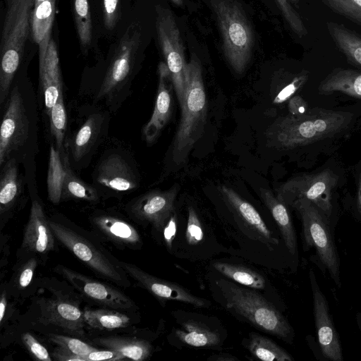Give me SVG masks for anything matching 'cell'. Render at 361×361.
Returning <instances> with one entry per match:
<instances>
[{"label":"cell","instance_id":"1","mask_svg":"<svg viewBox=\"0 0 361 361\" xmlns=\"http://www.w3.org/2000/svg\"><path fill=\"white\" fill-rule=\"evenodd\" d=\"M0 127V166L16 159L27 167L37 150L38 115L35 91L14 80L4 104Z\"/></svg>","mask_w":361,"mask_h":361},{"label":"cell","instance_id":"2","mask_svg":"<svg viewBox=\"0 0 361 361\" xmlns=\"http://www.w3.org/2000/svg\"><path fill=\"white\" fill-rule=\"evenodd\" d=\"M352 114L322 108L309 109L300 116L278 118L266 131L267 145L288 149L331 137L345 129Z\"/></svg>","mask_w":361,"mask_h":361},{"label":"cell","instance_id":"3","mask_svg":"<svg viewBox=\"0 0 361 361\" xmlns=\"http://www.w3.org/2000/svg\"><path fill=\"white\" fill-rule=\"evenodd\" d=\"M181 118L172 145L171 161L181 164L201 137L207 118V98L198 58L192 54L185 70Z\"/></svg>","mask_w":361,"mask_h":361},{"label":"cell","instance_id":"4","mask_svg":"<svg viewBox=\"0 0 361 361\" xmlns=\"http://www.w3.org/2000/svg\"><path fill=\"white\" fill-rule=\"evenodd\" d=\"M34 0H8L1 42L0 106L9 94L23 57Z\"/></svg>","mask_w":361,"mask_h":361},{"label":"cell","instance_id":"5","mask_svg":"<svg viewBox=\"0 0 361 361\" xmlns=\"http://www.w3.org/2000/svg\"><path fill=\"white\" fill-rule=\"evenodd\" d=\"M217 284L230 312L260 331L290 341L291 326L283 315L262 295L225 279L219 280Z\"/></svg>","mask_w":361,"mask_h":361},{"label":"cell","instance_id":"6","mask_svg":"<svg viewBox=\"0 0 361 361\" xmlns=\"http://www.w3.org/2000/svg\"><path fill=\"white\" fill-rule=\"evenodd\" d=\"M223 40L224 56L237 73L245 70L252 55L253 34L243 11L235 0H209Z\"/></svg>","mask_w":361,"mask_h":361},{"label":"cell","instance_id":"7","mask_svg":"<svg viewBox=\"0 0 361 361\" xmlns=\"http://www.w3.org/2000/svg\"><path fill=\"white\" fill-rule=\"evenodd\" d=\"M141 35L139 23H132L127 27L97 92V100L104 99L106 104H111L124 95L134 72Z\"/></svg>","mask_w":361,"mask_h":361},{"label":"cell","instance_id":"8","mask_svg":"<svg viewBox=\"0 0 361 361\" xmlns=\"http://www.w3.org/2000/svg\"><path fill=\"white\" fill-rule=\"evenodd\" d=\"M300 214L306 245L314 246L318 257L338 286L340 263L326 217L310 201L298 200L291 205Z\"/></svg>","mask_w":361,"mask_h":361},{"label":"cell","instance_id":"9","mask_svg":"<svg viewBox=\"0 0 361 361\" xmlns=\"http://www.w3.org/2000/svg\"><path fill=\"white\" fill-rule=\"evenodd\" d=\"M337 180L330 169L297 176L279 187L276 197L290 206L298 200H308L327 218L331 214V192Z\"/></svg>","mask_w":361,"mask_h":361},{"label":"cell","instance_id":"10","mask_svg":"<svg viewBox=\"0 0 361 361\" xmlns=\"http://www.w3.org/2000/svg\"><path fill=\"white\" fill-rule=\"evenodd\" d=\"M55 237L85 265L103 278L120 286L128 281L107 256L89 239L64 224L49 220Z\"/></svg>","mask_w":361,"mask_h":361},{"label":"cell","instance_id":"11","mask_svg":"<svg viewBox=\"0 0 361 361\" xmlns=\"http://www.w3.org/2000/svg\"><path fill=\"white\" fill-rule=\"evenodd\" d=\"M156 29L158 40L169 71L173 87L180 106L185 94L186 63L180 32L172 12L161 5L156 6Z\"/></svg>","mask_w":361,"mask_h":361},{"label":"cell","instance_id":"12","mask_svg":"<svg viewBox=\"0 0 361 361\" xmlns=\"http://www.w3.org/2000/svg\"><path fill=\"white\" fill-rule=\"evenodd\" d=\"M178 187L168 190H152L133 200L128 205V211L137 219L150 224L157 231L163 229L174 212V203Z\"/></svg>","mask_w":361,"mask_h":361},{"label":"cell","instance_id":"13","mask_svg":"<svg viewBox=\"0 0 361 361\" xmlns=\"http://www.w3.org/2000/svg\"><path fill=\"white\" fill-rule=\"evenodd\" d=\"M310 279L313 295L314 322L320 349L326 358L332 361H342L339 337L329 314L328 302L312 269L310 271Z\"/></svg>","mask_w":361,"mask_h":361},{"label":"cell","instance_id":"14","mask_svg":"<svg viewBox=\"0 0 361 361\" xmlns=\"http://www.w3.org/2000/svg\"><path fill=\"white\" fill-rule=\"evenodd\" d=\"M80 293L102 305L128 310L134 306L133 301L123 293L114 287L87 277L63 266L56 269Z\"/></svg>","mask_w":361,"mask_h":361},{"label":"cell","instance_id":"15","mask_svg":"<svg viewBox=\"0 0 361 361\" xmlns=\"http://www.w3.org/2000/svg\"><path fill=\"white\" fill-rule=\"evenodd\" d=\"M118 264L159 299L182 302L196 307H208L209 306L208 300L192 295L187 289L176 283L157 278L132 264L118 262Z\"/></svg>","mask_w":361,"mask_h":361},{"label":"cell","instance_id":"16","mask_svg":"<svg viewBox=\"0 0 361 361\" xmlns=\"http://www.w3.org/2000/svg\"><path fill=\"white\" fill-rule=\"evenodd\" d=\"M94 181L99 186L116 192L135 190L139 185V178L124 156L118 153L106 155L95 171Z\"/></svg>","mask_w":361,"mask_h":361},{"label":"cell","instance_id":"17","mask_svg":"<svg viewBox=\"0 0 361 361\" xmlns=\"http://www.w3.org/2000/svg\"><path fill=\"white\" fill-rule=\"evenodd\" d=\"M219 191L224 202L246 228L250 238L265 244L271 250L278 245V240L272 237L259 214L251 204L231 188L222 185Z\"/></svg>","mask_w":361,"mask_h":361},{"label":"cell","instance_id":"18","mask_svg":"<svg viewBox=\"0 0 361 361\" xmlns=\"http://www.w3.org/2000/svg\"><path fill=\"white\" fill-rule=\"evenodd\" d=\"M158 72L159 84L154 110L142 130L143 137L148 144L153 143L158 138L169 122L173 110V83L165 63H159Z\"/></svg>","mask_w":361,"mask_h":361},{"label":"cell","instance_id":"19","mask_svg":"<svg viewBox=\"0 0 361 361\" xmlns=\"http://www.w3.org/2000/svg\"><path fill=\"white\" fill-rule=\"evenodd\" d=\"M54 238L42 204L32 199L21 248L34 253H47L54 247Z\"/></svg>","mask_w":361,"mask_h":361},{"label":"cell","instance_id":"20","mask_svg":"<svg viewBox=\"0 0 361 361\" xmlns=\"http://www.w3.org/2000/svg\"><path fill=\"white\" fill-rule=\"evenodd\" d=\"M106 115L95 113L90 115L69 144L71 156L75 161H82L87 156L102 138V132L106 122Z\"/></svg>","mask_w":361,"mask_h":361},{"label":"cell","instance_id":"21","mask_svg":"<svg viewBox=\"0 0 361 361\" xmlns=\"http://www.w3.org/2000/svg\"><path fill=\"white\" fill-rule=\"evenodd\" d=\"M56 11V0H47L34 6L30 18V29L39 46V68H42Z\"/></svg>","mask_w":361,"mask_h":361},{"label":"cell","instance_id":"22","mask_svg":"<svg viewBox=\"0 0 361 361\" xmlns=\"http://www.w3.org/2000/svg\"><path fill=\"white\" fill-rule=\"evenodd\" d=\"M20 163L10 159L1 166L0 174V214L6 216L17 205L23 193V178Z\"/></svg>","mask_w":361,"mask_h":361},{"label":"cell","instance_id":"23","mask_svg":"<svg viewBox=\"0 0 361 361\" xmlns=\"http://www.w3.org/2000/svg\"><path fill=\"white\" fill-rule=\"evenodd\" d=\"M179 327L175 330L177 339L183 344L196 348L217 347L221 338L216 329L205 322L188 318L180 320Z\"/></svg>","mask_w":361,"mask_h":361},{"label":"cell","instance_id":"24","mask_svg":"<svg viewBox=\"0 0 361 361\" xmlns=\"http://www.w3.org/2000/svg\"><path fill=\"white\" fill-rule=\"evenodd\" d=\"M48 319L66 331L78 336L84 334V314L78 306L65 299L49 301L47 305Z\"/></svg>","mask_w":361,"mask_h":361},{"label":"cell","instance_id":"25","mask_svg":"<svg viewBox=\"0 0 361 361\" xmlns=\"http://www.w3.org/2000/svg\"><path fill=\"white\" fill-rule=\"evenodd\" d=\"M92 224L109 240L119 245L135 246L141 239L137 231L126 221L108 214L93 216Z\"/></svg>","mask_w":361,"mask_h":361},{"label":"cell","instance_id":"26","mask_svg":"<svg viewBox=\"0 0 361 361\" xmlns=\"http://www.w3.org/2000/svg\"><path fill=\"white\" fill-rule=\"evenodd\" d=\"M259 195L279 226L289 252L295 255L297 251L296 235L286 205L268 189L260 188Z\"/></svg>","mask_w":361,"mask_h":361},{"label":"cell","instance_id":"27","mask_svg":"<svg viewBox=\"0 0 361 361\" xmlns=\"http://www.w3.org/2000/svg\"><path fill=\"white\" fill-rule=\"evenodd\" d=\"M318 90L323 94L341 92L361 99V72L336 68L320 82Z\"/></svg>","mask_w":361,"mask_h":361},{"label":"cell","instance_id":"28","mask_svg":"<svg viewBox=\"0 0 361 361\" xmlns=\"http://www.w3.org/2000/svg\"><path fill=\"white\" fill-rule=\"evenodd\" d=\"M94 343L114 350L125 359L142 361L147 359L152 352L151 345L146 341L122 336L97 338Z\"/></svg>","mask_w":361,"mask_h":361},{"label":"cell","instance_id":"29","mask_svg":"<svg viewBox=\"0 0 361 361\" xmlns=\"http://www.w3.org/2000/svg\"><path fill=\"white\" fill-rule=\"evenodd\" d=\"M326 28L332 40L347 59L361 67V37L335 22H327Z\"/></svg>","mask_w":361,"mask_h":361},{"label":"cell","instance_id":"30","mask_svg":"<svg viewBox=\"0 0 361 361\" xmlns=\"http://www.w3.org/2000/svg\"><path fill=\"white\" fill-rule=\"evenodd\" d=\"M66 174L64 152L50 146L47 176L48 197L51 202L58 204L61 200Z\"/></svg>","mask_w":361,"mask_h":361},{"label":"cell","instance_id":"31","mask_svg":"<svg viewBox=\"0 0 361 361\" xmlns=\"http://www.w3.org/2000/svg\"><path fill=\"white\" fill-rule=\"evenodd\" d=\"M246 348L257 358L264 361H293V358L283 348L271 339L251 332Z\"/></svg>","mask_w":361,"mask_h":361},{"label":"cell","instance_id":"32","mask_svg":"<svg viewBox=\"0 0 361 361\" xmlns=\"http://www.w3.org/2000/svg\"><path fill=\"white\" fill-rule=\"evenodd\" d=\"M66 174L63 186L62 198L97 202L99 193L95 188L82 181L73 172L68 156L64 154Z\"/></svg>","mask_w":361,"mask_h":361},{"label":"cell","instance_id":"33","mask_svg":"<svg viewBox=\"0 0 361 361\" xmlns=\"http://www.w3.org/2000/svg\"><path fill=\"white\" fill-rule=\"evenodd\" d=\"M85 323L97 329L112 330L124 328L130 323V318L121 312L109 309H85Z\"/></svg>","mask_w":361,"mask_h":361},{"label":"cell","instance_id":"34","mask_svg":"<svg viewBox=\"0 0 361 361\" xmlns=\"http://www.w3.org/2000/svg\"><path fill=\"white\" fill-rule=\"evenodd\" d=\"M213 267L222 275L244 286L255 289L265 287L264 277L249 268L224 262H215Z\"/></svg>","mask_w":361,"mask_h":361},{"label":"cell","instance_id":"35","mask_svg":"<svg viewBox=\"0 0 361 361\" xmlns=\"http://www.w3.org/2000/svg\"><path fill=\"white\" fill-rule=\"evenodd\" d=\"M75 24L84 54L90 47L92 38V23L87 0H73Z\"/></svg>","mask_w":361,"mask_h":361},{"label":"cell","instance_id":"36","mask_svg":"<svg viewBox=\"0 0 361 361\" xmlns=\"http://www.w3.org/2000/svg\"><path fill=\"white\" fill-rule=\"evenodd\" d=\"M51 133L54 137L56 147L63 152L65 133L67 124V114L61 96L51 108L49 115Z\"/></svg>","mask_w":361,"mask_h":361},{"label":"cell","instance_id":"37","mask_svg":"<svg viewBox=\"0 0 361 361\" xmlns=\"http://www.w3.org/2000/svg\"><path fill=\"white\" fill-rule=\"evenodd\" d=\"M334 12L361 26V0H322Z\"/></svg>","mask_w":361,"mask_h":361},{"label":"cell","instance_id":"38","mask_svg":"<svg viewBox=\"0 0 361 361\" xmlns=\"http://www.w3.org/2000/svg\"><path fill=\"white\" fill-rule=\"evenodd\" d=\"M39 82L44 94L45 112L48 116L51 108L63 96V87L54 82L45 71L39 73Z\"/></svg>","mask_w":361,"mask_h":361},{"label":"cell","instance_id":"39","mask_svg":"<svg viewBox=\"0 0 361 361\" xmlns=\"http://www.w3.org/2000/svg\"><path fill=\"white\" fill-rule=\"evenodd\" d=\"M49 338L59 346L82 357L86 361V356L96 348L81 340L63 335L51 334Z\"/></svg>","mask_w":361,"mask_h":361},{"label":"cell","instance_id":"40","mask_svg":"<svg viewBox=\"0 0 361 361\" xmlns=\"http://www.w3.org/2000/svg\"><path fill=\"white\" fill-rule=\"evenodd\" d=\"M39 73L45 71L52 80L63 87L62 77L59 66V61L56 45L51 39L48 44L42 68H39Z\"/></svg>","mask_w":361,"mask_h":361},{"label":"cell","instance_id":"41","mask_svg":"<svg viewBox=\"0 0 361 361\" xmlns=\"http://www.w3.org/2000/svg\"><path fill=\"white\" fill-rule=\"evenodd\" d=\"M280 11L292 31L302 37L307 34V28L300 15L290 5L288 0H276Z\"/></svg>","mask_w":361,"mask_h":361},{"label":"cell","instance_id":"42","mask_svg":"<svg viewBox=\"0 0 361 361\" xmlns=\"http://www.w3.org/2000/svg\"><path fill=\"white\" fill-rule=\"evenodd\" d=\"M188 214L185 238L189 245H195L202 241L204 233L201 222L195 210L190 207Z\"/></svg>","mask_w":361,"mask_h":361},{"label":"cell","instance_id":"43","mask_svg":"<svg viewBox=\"0 0 361 361\" xmlns=\"http://www.w3.org/2000/svg\"><path fill=\"white\" fill-rule=\"evenodd\" d=\"M307 75L306 73L295 76L288 85L283 87L274 99L275 104H279L290 99L293 95L300 89L306 82Z\"/></svg>","mask_w":361,"mask_h":361},{"label":"cell","instance_id":"44","mask_svg":"<svg viewBox=\"0 0 361 361\" xmlns=\"http://www.w3.org/2000/svg\"><path fill=\"white\" fill-rule=\"evenodd\" d=\"M22 340L28 351L36 359L42 361H51L47 348L30 333L24 334L22 336Z\"/></svg>","mask_w":361,"mask_h":361},{"label":"cell","instance_id":"45","mask_svg":"<svg viewBox=\"0 0 361 361\" xmlns=\"http://www.w3.org/2000/svg\"><path fill=\"white\" fill-rule=\"evenodd\" d=\"M104 23L107 30H113L118 20L119 0H104Z\"/></svg>","mask_w":361,"mask_h":361},{"label":"cell","instance_id":"46","mask_svg":"<svg viewBox=\"0 0 361 361\" xmlns=\"http://www.w3.org/2000/svg\"><path fill=\"white\" fill-rule=\"evenodd\" d=\"M36 266L37 260L35 257L30 259L23 265L17 279L18 285L20 288H25L30 283Z\"/></svg>","mask_w":361,"mask_h":361},{"label":"cell","instance_id":"47","mask_svg":"<svg viewBox=\"0 0 361 361\" xmlns=\"http://www.w3.org/2000/svg\"><path fill=\"white\" fill-rule=\"evenodd\" d=\"M125 358L118 352L108 348L107 350H99L95 349L86 356V361L98 360H121Z\"/></svg>","mask_w":361,"mask_h":361},{"label":"cell","instance_id":"48","mask_svg":"<svg viewBox=\"0 0 361 361\" xmlns=\"http://www.w3.org/2000/svg\"><path fill=\"white\" fill-rule=\"evenodd\" d=\"M177 216L175 212L171 214L163 229L164 240L168 250L172 249V243L177 230Z\"/></svg>","mask_w":361,"mask_h":361},{"label":"cell","instance_id":"49","mask_svg":"<svg viewBox=\"0 0 361 361\" xmlns=\"http://www.w3.org/2000/svg\"><path fill=\"white\" fill-rule=\"evenodd\" d=\"M288 108L290 114L293 116L302 115L309 110L307 103L300 96L292 97L289 99Z\"/></svg>","mask_w":361,"mask_h":361},{"label":"cell","instance_id":"50","mask_svg":"<svg viewBox=\"0 0 361 361\" xmlns=\"http://www.w3.org/2000/svg\"><path fill=\"white\" fill-rule=\"evenodd\" d=\"M52 356L54 360L59 361H85L82 357L77 355L60 346L55 349Z\"/></svg>","mask_w":361,"mask_h":361},{"label":"cell","instance_id":"51","mask_svg":"<svg viewBox=\"0 0 361 361\" xmlns=\"http://www.w3.org/2000/svg\"><path fill=\"white\" fill-rule=\"evenodd\" d=\"M7 307V298H6V293L3 291L1 295V301H0V322L1 324L3 322L4 317L5 316L6 310Z\"/></svg>","mask_w":361,"mask_h":361},{"label":"cell","instance_id":"52","mask_svg":"<svg viewBox=\"0 0 361 361\" xmlns=\"http://www.w3.org/2000/svg\"><path fill=\"white\" fill-rule=\"evenodd\" d=\"M212 360L213 361H233V360H238V358H236L234 356H232L229 354H220V355H214L213 356H211L209 359Z\"/></svg>","mask_w":361,"mask_h":361},{"label":"cell","instance_id":"53","mask_svg":"<svg viewBox=\"0 0 361 361\" xmlns=\"http://www.w3.org/2000/svg\"><path fill=\"white\" fill-rule=\"evenodd\" d=\"M357 209L361 214V176L359 181L358 191H357Z\"/></svg>","mask_w":361,"mask_h":361},{"label":"cell","instance_id":"54","mask_svg":"<svg viewBox=\"0 0 361 361\" xmlns=\"http://www.w3.org/2000/svg\"><path fill=\"white\" fill-rule=\"evenodd\" d=\"M170 1L178 6H181L183 5V0H170Z\"/></svg>","mask_w":361,"mask_h":361},{"label":"cell","instance_id":"55","mask_svg":"<svg viewBox=\"0 0 361 361\" xmlns=\"http://www.w3.org/2000/svg\"><path fill=\"white\" fill-rule=\"evenodd\" d=\"M44 1H47V0H34V2H35L34 6H36Z\"/></svg>","mask_w":361,"mask_h":361},{"label":"cell","instance_id":"56","mask_svg":"<svg viewBox=\"0 0 361 361\" xmlns=\"http://www.w3.org/2000/svg\"><path fill=\"white\" fill-rule=\"evenodd\" d=\"M358 324H359L360 330L361 331V317L360 316H359Z\"/></svg>","mask_w":361,"mask_h":361}]
</instances>
